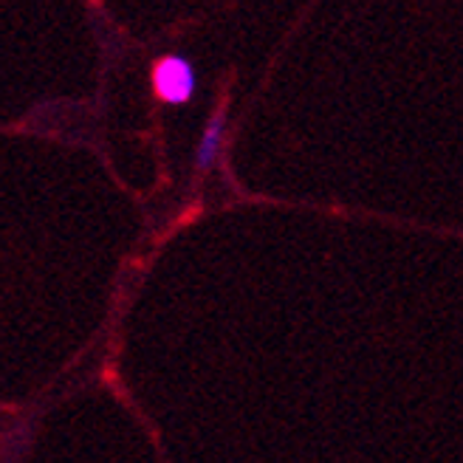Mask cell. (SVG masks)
<instances>
[{"label": "cell", "mask_w": 463, "mask_h": 463, "mask_svg": "<svg viewBox=\"0 0 463 463\" xmlns=\"http://www.w3.org/2000/svg\"><path fill=\"white\" fill-rule=\"evenodd\" d=\"M153 90L167 105H187L198 90V74L184 54L161 57L153 68Z\"/></svg>", "instance_id": "obj_1"}, {"label": "cell", "mask_w": 463, "mask_h": 463, "mask_svg": "<svg viewBox=\"0 0 463 463\" xmlns=\"http://www.w3.org/2000/svg\"><path fill=\"white\" fill-rule=\"evenodd\" d=\"M223 133H226V119L223 113H215L213 122L206 125L203 136H201V145L195 150V167L203 173V170H213L215 158L221 153V145H223Z\"/></svg>", "instance_id": "obj_2"}]
</instances>
